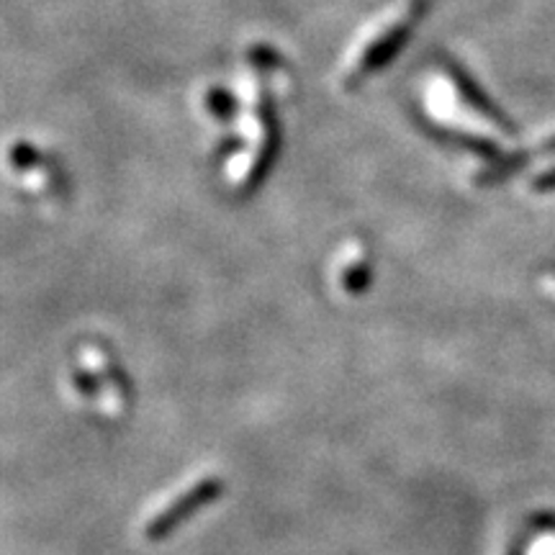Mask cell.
Segmentation results:
<instances>
[{"mask_svg": "<svg viewBox=\"0 0 555 555\" xmlns=\"http://www.w3.org/2000/svg\"><path fill=\"white\" fill-rule=\"evenodd\" d=\"M73 384H75V388H78L80 397H86V399H93L95 393H99V378H95L93 373H88L86 367H75Z\"/></svg>", "mask_w": 555, "mask_h": 555, "instance_id": "2", "label": "cell"}, {"mask_svg": "<svg viewBox=\"0 0 555 555\" xmlns=\"http://www.w3.org/2000/svg\"><path fill=\"white\" fill-rule=\"evenodd\" d=\"M221 489H224V486H221L219 478H201V481L189 486L185 491H180L170 504H165L163 509H159L157 515L144 525V538L152 540V543L165 540L172 530H176V527H180L185 519L196 515L201 506L217 502Z\"/></svg>", "mask_w": 555, "mask_h": 555, "instance_id": "1", "label": "cell"}, {"mask_svg": "<svg viewBox=\"0 0 555 555\" xmlns=\"http://www.w3.org/2000/svg\"><path fill=\"white\" fill-rule=\"evenodd\" d=\"M509 555H517V553H509Z\"/></svg>", "mask_w": 555, "mask_h": 555, "instance_id": "3", "label": "cell"}]
</instances>
